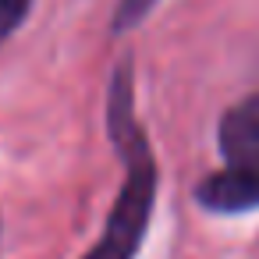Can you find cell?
<instances>
[{"instance_id":"1","label":"cell","mask_w":259,"mask_h":259,"mask_svg":"<svg viewBox=\"0 0 259 259\" xmlns=\"http://www.w3.org/2000/svg\"><path fill=\"white\" fill-rule=\"evenodd\" d=\"M107 132L124 160V185L107 213L100 241L82 259H135L146 241L153 202H156V160L149 139L135 117V89H132V64H117L110 93H107Z\"/></svg>"},{"instance_id":"3","label":"cell","mask_w":259,"mask_h":259,"mask_svg":"<svg viewBox=\"0 0 259 259\" xmlns=\"http://www.w3.org/2000/svg\"><path fill=\"white\" fill-rule=\"evenodd\" d=\"M224 163H259V93L234 103L217 124Z\"/></svg>"},{"instance_id":"2","label":"cell","mask_w":259,"mask_h":259,"mask_svg":"<svg viewBox=\"0 0 259 259\" xmlns=\"http://www.w3.org/2000/svg\"><path fill=\"white\" fill-rule=\"evenodd\" d=\"M195 202L220 217L259 209V163H224L195 185Z\"/></svg>"},{"instance_id":"4","label":"cell","mask_w":259,"mask_h":259,"mask_svg":"<svg viewBox=\"0 0 259 259\" xmlns=\"http://www.w3.org/2000/svg\"><path fill=\"white\" fill-rule=\"evenodd\" d=\"M32 0H0V43L8 36H15V29L29 18Z\"/></svg>"},{"instance_id":"5","label":"cell","mask_w":259,"mask_h":259,"mask_svg":"<svg viewBox=\"0 0 259 259\" xmlns=\"http://www.w3.org/2000/svg\"><path fill=\"white\" fill-rule=\"evenodd\" d=\"M153 4H156V0H121V4H117V15H114V29H117V32L135 29V25L153 11Z\"/></svg>"}]
</instances>
